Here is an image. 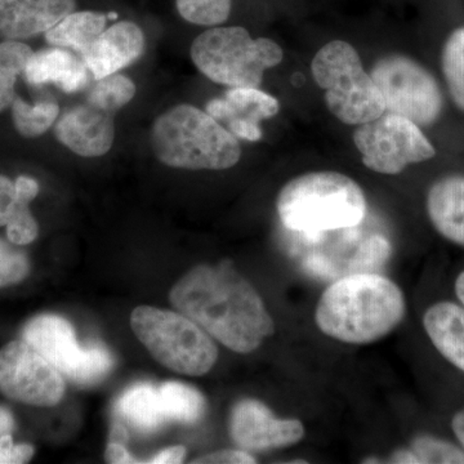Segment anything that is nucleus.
I'll return each mask as SVG.
<instances>
[{"label": "nucleus", "mask_w": 464, "mask_h": 464, "mask_svg": "<svg viewBox=\"0 0 464 464\" xmlns=\"http://www.w3.org/2000/svg\"><path fill=\"white\" fill-rule=\"evenodd\" d=\"M87 96V102L115 114L133 100L136 85L124 75L112 74L96 81Z\"/></svg>", "instance_id": "nucleus-27"}, {"label": "nucleus", "mask_w": 464, "mask_h": 464, "mask_svg": "<svg viewBox=\"0 0 464 464\" xmlns=\"http://www.w3.org/2000/svg\"><path fill=\"white\" fill-rule=\"evenodd\" d=\"M186 457V449L183 447H172L164 449L157 456L151 458L149 463L154 464H174L182 463Z\"/></svg>", "instance_id": "nucleus-35"}, {"label": "nucleus", "mask_w": 464, "mask_h": 464, "mask_svg": "<svg viewBox=\"0 0 464 464\" xmlns=\"http://www.w3.org/2000/svg\"><path fill=\"white\" fill-rule=\"evenodd\" d=\"M33 50L23 42H0V112L16 99V82L24 75Z\"/></svg>", "instance_id": "nucleus-24"}, {"label": "nucleus", "mask_w": 464, "mask_h": 464, "mask_svg": "<svg viewBox=\"0 0 464 464\" xmlns=\"http://www.w3.org/2000/svg\"><path fill=\"white\" fill-rule=\"evenodd\" d=\"M130 325L152 357L177 373L199 377L216 364L215 342L183 314L140 306L130 316Z\"/></svg>", "instance_id": "nucleus-8"}, {"label": "nucleus", "mask_w": 464, "mask_h": 464, "mask_svg": "<svg viewBox=\"0 0 464 464\" xmlns=\"http://www.w3.org/2000/svg\"><path fill=\"white\" fill-rule=\"evenodd\" d=\"M456 293L458 299H459L460 304H462L464 307V271L457 277Z\"/></svg>", "instance_id": "nucleus-41"}, {"label": "nucleus", "mask_w": 464, "mask_h": 464, "mask_svg": "<svg viewBox=\"0 0 464 464\" xmlns=\"http://www.w3.org/2000/svg\"><path fill=\"white\" fill-rule=\"evenodd\" d=\"M105 458L106 462L112 464L137 463V460L128 453L124 445L121 444H110L109 442Z\"/></svg>", "instance_id": "nucleus-36"}, {"label": "nucleus", "mask_w": 464, "mask_h": 464, "mask_svg": "<svg viewBox=\"0 0 464 464\" xmlns=\"http://www.w3.org/2000/svg\"><path fill=\"white\" fill-rule=\"evenodd\" d=\"M257 462L255 457L246 450H222L198 458L192 463L204 464H253Z\"/></svg>", "instance_id": "nucleus-34"}, {"label": "nucleus", "mask_w": 464, "mask_h": 464, "mask_svg": "<svg viewBox=\"0 0 464 464\" xmlns=\"http://www.w3.org/2000/svg\"><path fill=\"white\" fill-rule=\"evenodd\" d=\"M150 142L161 163L181 169H228L241 157L237 137L207 111L188 103L159 116Z\"/></svg>", "instance_id": "nucleus-4"}, {"label": "nucleus", "mask_w": 464, "mask_h": 464, "mask_svg": "<svg viewBox=\"0 0 464 464\" xmlns=\"http://www.w3.org/2000/svg\"><path fill=\"white\" fill-rule=\"evenodd\" d=\"M441 70L451 100L464 112V26L453 30L445 41Z\"/></svg>", "instance_id": "nucleus-26"}, {"label": "nucleus", "mask_w": 464, "mask_h": 464, "mask_svg": "<svg viewBox=\"0 0 464 464\" xmlns=\"http://www.w3.org/2000/svg\"><path fill=\"white\" fill-rule=\"evenodd\" d=\"M167 420L195 423L206 413V399L199 391L179 382H167L159 387Z\"/></svg>", "instance_id": "nucleus-23"}, {"label": "nucleus", "mask_w": 464, "mask_h": 464, "mask_svg": "<svg viewBox=\"0 0 464 464\" xmlns=\"http://www.w3.org/2000/svg\"><path fill=\"white\" fill-rule=\"evenodd\" d=\"M234 0H176L179 16L199 26H218L230 17Z\"/></svg>", "instance_id": "nucleus-28"}, {"label": "nucleus", "mask_w": 464, "mask_h": 464, "mask_svg": "<svg viewBox=\"0 0 464 464\" xmlns=\"http://www.w3.org/2000/svg\"><path fill=\"white\" fill-rule=\"evenodd\" d=\"M29 271L30 262L25 253L0 240V288L23 282Z\"/></svg>", "instance_id": "nucleus-30"}, {"label": "nucleus", "mask_w": 464, "mask_h": 464, "mask_svg": "<svg viewBox=\"0 0 464 464\" xmlns=\"http://www.w3.org/2000/svg\"><path fill=\"white\" fill-rule=\"evenodd\" d=\"M114 114L91 103L63 112L54 124L58 141L84 158L102 157L114 143Z\"/></svg>", "instance_id": "nucleus-15"}, {"label": "nucleus", "mask_w": 464, "mask_h": 464, "mask_svg": "<svg viewBox=\"0 0 464 464\" xmlns=\"http://www.w3.org/2000/svg\"><path fill=\"white\" fill-rule=\"evenodd\" d=\"M231 435L246 451H264L297 444L304 436L298 420H280L257 400H241L231 415Z\"/></svg>", "instance_id": "nucleus-13"}, {"label": "nucleus", "mask_w": 464, "mask_h": 464, "mask_svg": "<svg viewBox=\"0 0 464 464\" xmlns=\"http://www.w3.org/2000/svg\"><path fill=\"white\" fill-rule=\"evenodd\" d=\"M23 340L38 350L61 374L81 386L102 381L114 368V357L102 344L81 347L63 317L39 315L26 324Z\"/></svg>", "instance_id": "nucleus-10"}, {"label": "nucleus", "mask_w": 464, "mask_h": 464, "mask_svg": "<svg viewBox=\"0 0 464 464\" xmlns=\"http://www.w3.org/2000/svg\"><path fill=\"white\" fill-rule=\"evenodd\" d=\"M116 414L141 433L158 431L167 422L160 391L149 383L134 384L125 391L115 406Z\"/></svg>", "instance_id": "nucleus-21"}, {"label": "nucleus", "mask_w": 464, "mask_h": 464, "mask_svg": "<svg viewBox=\"0 0 464 464\" xmlns=\"http://www.w3.org/2000/svg\"><path fill=\"white\" fill-rule=\"evenodd\" d=\"M391 462L420 464L418 463L417 457L414 456V453L411 449H402V450L396 451V453L391 457Z\"/></svg>", "instance_id": "nucleus-40"}, {"label": "nucleus", "mask_w": 464, "mask_h": 464, "mask_svg": "<svg viewBox=\"0 0 464 464\" xmlns=\"http://www.w3.org/2000/svg\"><path fill=\"white\" fill-rule=\"evenodd\" d=\"M353 143L365 167L390 176L401 173L411 164L431 160L436 155L420 125L389 111L360 124L353 132Z\"/></svg>", "instance_id": "nucleus-11"}, {"label": "nucleus", "mask_w": 464, "mask_h": 464, "mask_svg": "<svg viewBox=\"0 0 464 464\" xmlns=\"http://www.w3.org/2000/svg\"><path fill=\"white\" fill-rule=\"evenodd\" d=\"M14 430V415L8 409L0 406V436L11 435Z\"/></svg>", "instance_id": "nucleus-38"}, {"label": "nucleus", "mask_w": 464, "mask_h": 464, "mask_svg": "<svg viewBox=\"0 0 464 464\" xmlns=\"http://www.w3.org/2000/svg\"><path fill=\"white\" fill-rule=\"evenodd\" d=\"M451 427H453L454 435L457 436L458 441L460 442L464 450V409L454 415Z\"/></svg>", "instance_id": "nucleus-39"}, {"label": "nucleus", "mask_w": 464, "mask_h": 464, "mask_svg": "<svg viewBox=\"0 0 464 464\" xmlns=\"http://www.w3.org/2000/svg\"><path fill=\"white\" fill-rule=\"evenodd\" d=\"M277 215L284 227L299 234L353 227L364 222V191L338 172H311L295 177L280 191Z\"/></svg>", "instance_id": "nucleus-3"}, {"label": "nucleus", "mask_w": 464, "mask_h": 464, "mask_svg": "<svg viewBox=\"0 0 464 464\" xmlns=\"http://www.w3.org/2000/svg\"><path fill=\"white\" fill-rule=\"evenodd\" d=\"M427 213L436 231L445 239L464 246V176L439 179L427 195Z\"/></svg>", "instance_id": "nucleus-19"}, {"label": "nucleus", "mask_w": 464, "mask_h": 464, "mask_svg": "<svg viewBox=\"0 0 464 464\" xmlns=\"http://www.w3.org/2000/svg\"><path fill=\"white\" fill-rule=\"evenodd\" d=\"M7 237L14 246H27L38 237L39 226L36 224L30 207H24L5 226Z\"/></svg>", "instance_id": "nucleus-31"}, {"label": "nucleus", "mask_w": 464, "mask_h": 464, "mask_svg": "<svg viewBox=\"0 0 464 464\" xmlns=\"http://www.w3.org/2000/svg\"><path fill=\"white\" fill-rule=\"evenodd\" d=\"M372 78L383 97L386 111L405 116L422 127L439 121L444 97L435 76L402 54H389L375 63Z\"/></svg>", "instance_id": "nucleus-9"}, {"label": "nucleus", "mask_w": 464, "mask_h": 464, "mask_svg": "<svg viewBox=\"0 0 464 464\" xmlns=\"http://www.w3.org/2000/svg\"><path fill=\"white\" fill-rule=\"evenodd\" d=\"M30 203L32 201L24 199L18 195L16 183L0 174V227L7 226L9 221L24 207L30 206Z\"/></svg>", "instance_id": "nucleus-32"}, {"label": "nucleus", "mask_w": 464, "mask_h": 464, "mask_svg": "<svg viewBox=\"0 0 464 464\" xmlns=\"http://www.w3.org/2000/svg\"><path fill=\"white\" fill-rule=\"evenodd\" d=\"M11 109L14 128L26 139H35L47 132L60 115V106L54 101L48 100L30 105L16 96Z\"/></svg>", "instance_id": "nucleus-25"}, {"label": "nucleus", "mask_w": 464, "mask_h": 464, "mask_svg": "<svg viewBox=\"0 0 464 464\" xmlns=\"http://www.w3.org/2000/svg\"><path fill=\"white\" fill-rule=\"evenodd\" d=\"M128 441H130V433L125 430L123 424H112L111 431H110V444H121L125 447Z\"/></svg>", "instance_id": "nucleus-37"}, {"label": "nucleus", "mask_w": 464, "mask_h": 464, "mask_svg": "<svg viewBox=\"0 0 464 464\" xmlns=\"http://www.w3.org/2000/svg\"><path fill=\"white\" fill-rule=\"evenodd\" d=\"M145 51V34L132 21L116 23L101 34L90 47L79 54L94 81L116 74L132 65Z\"/></svg>", "instance_id": "nucleus-16"}, {"label": "nucleus", "mask_w": 464, "mask_h": 464, "mask_svg": "<svg viewBox=\"0 0 464 464\" xmlns=\"http://www.w3.org/2000/svg\"><path fill=\"white\" fill-rule=\"evenodd\" d=\"M0 393L34 406L57 405L65 393L63 374L26 341L0 350Z\"/></svg>", "instance_id": "nucleus-12"}, {"label": "nucleus", "mask_w": 464, "mask_h": 464, "mask_svg": "<svg viewBox=\"0 0 464 464\" xmlns=\"http://www.w3.org/2000/svg\"><path fill=\"white\" fill-rule=\"evenodd\" d=\"M76 9V0H0V41L45 34Z\"/></svg>", "instance_id": "nucleus-17"}, {"label": "nucleus", "mask_w": 464, "mask_h": 464, "mask_svg": "<svg viewBox=\"0 0 464 464\" xmlns=\"http://www.w3.org/2000/svg\"><path fill=\"white\" fill-rule=\"evenodd\" d=\"M353 227L288 237L286 252L302 273L322 282L355 274L380 273L392 256V244L380 231Z\"/></svg>", "instance_id": "nucleus-5"}, {"label": "nucleus", "mask_w": 464, "mask_h": 464, "mask_svg": "<svg viewBox=\"0 0 464 464\" xmlns=\"http://www.w3.org/2000/svg\"><path fill=\"white\" fill-rule=\"evenodd\" d=\"M279 101L258 88H230L222 99L207 103L206 111L227 125L237 139L257 142L262 139V121L279 112Z\"/></svg>", "instance_id": "nucleus-14"}, {"label": "nucleus", "mask_w": 464, "mask_h": 464, "mask_svg": "<svg viewBox=\"0 0 464 464\" xmlns=\"http://www.w3.org/2000/svg\"><path fill=\"white\" fill-rule=\"evenodd\" d=\"M411 450L413 451L420 464L464 463L462 449L454 447L450 442L431 438V436H420L415 439L411 442Z\"/></svg>", "instance_id": "nucleus-29"}, {"label": "nucleus", "mask_w": 464, "mask_h": 464, "mask_svg": "<svg viewBox=\"0 0 464 464\" xmlns=\"http://www.w3.org/2000/svg\"><path fill=\"white\" fill-rule=\"evenodd\" d=\"M34 451L32 445H14L12 435L0 436V464L27 463L32 459Z\"/></svg>", "instance_id": "nucleus-33"}, {"label": "nucleus", "mask_w": 464, "mask_h": 464, "mask_svg": "<svg viewBox=\"0 0 464 464\" xmlns=\"http://www.w3.org/2000/svg\"><path fill=\"white\" fill-rule=\"evenodd\" d=\"M405 316L401 289L377 273L355 274L331 283L316 308V324L328 337L368 344L390 334Z\"/></svg>", "instance_id": "nucleus-2"}, {"label": "nucleus", "mask_w": 464, "mask_h": 464, "mask_svg": "<svg viewBox=\"0 0 464 464\" xmlns=\"http://www.w3.org/2000/svg\"><path fill=\"white\" fill-rule=\"evenodd\" d=\"M108 17L101 12H72L45 33L52 47L70 48L82 54L105 32Z\"/></svg>", "instance_id": "nucleus-22"}, {"label": "nucleus", "mask_w": 464, "mask_h": 464, "mask_svg": "<svg viewBox=\"0 0 464 464\" xmlns=\"http://www.w3.org/2000/svg\"><path fill=\"white\" fill-rule=\"evenodd\" d=\"M311 72L325 92L329 111L342 123H368L386 111L377 84L350 43L333 41L324 45L311 63Z\"/></svg>", "instance_id": "nucleus-7"}, {"label": "nucleus", "mask_w": 464, "mask_h": 464, "mask_svg": "<svg viewBox=\"0 0 464 464\" xmlns=\"http://www.w3.org/2000/svg\"><path fill=\"white\" fill-rule=\"evenodd\" d=\"M191 58L217 84L258 88L266 70L282 63L284 52L273 39H253L244 27L213 26L192 43Z\"/></svg>", "instance_id": "nucleus-6"}, {"label": "nucleus", "mask_w": 464, "mask_h": 464, "mask_svg": "<svg viewBox=\"0 0 464 464\" xmlns=\"http://www.w3.org/2000/svg\"><path fill=\"white\" fill-rule=\"evenodd\" d=\"M170 302L208 334L235 353L257 350L275 324L252 284L230 262L199 265L170 290Z\"/></svg>", "instance_id": "nucleus-1"}, {"label": "nucleus", "mask_w": 464, "mask_h": 464, "mask_svg": "<svg viewBox=\"0 0 464 464\" xmlns=\"http://www.w3.org/2000/svg\"><path fill=\"white\" fill-rule=\"evenodd\" d=\"M91 72L81 56L61 47L34 52L24 72L34 87L52 84L65 93L84 90L90 83Z\"/></svg>", "instance_id": "nucleus-18"}, {"label": "nucleus", "mask_w": 464, "mask_h": 464, "mask_svg": "<svg viewBox=\"0 0 464 464\" xmlns=\"http://www.w3.org/2000/svg\"><path fill=\"white\" fill-rule=\"evenodd\" d=\"M423 326L439 353L464 373V307L439 302L424 314Z\"/></svg>", "instance_id": "nucleus-20"}]
</instances>
